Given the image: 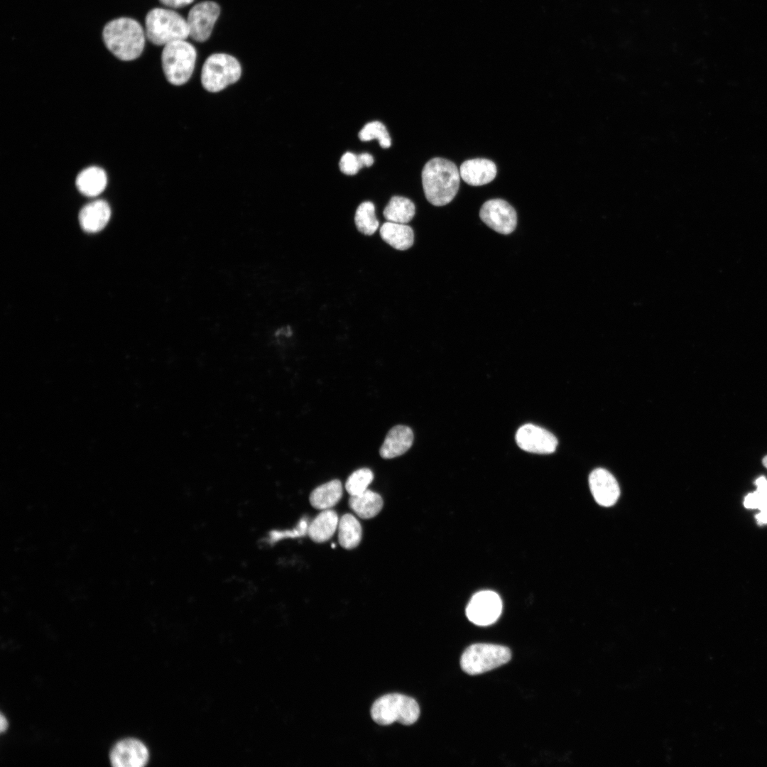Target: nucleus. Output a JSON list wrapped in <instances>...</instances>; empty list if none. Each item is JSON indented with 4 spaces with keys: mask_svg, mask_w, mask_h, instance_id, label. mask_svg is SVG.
I'll return each instance as SVG.
<instances>
[{
    "mask_svg": "<svg viewBox=\"0 0 767 767\" xmlns=\"http://www.w3.org/2000/svg\"><path fill=\"white\" fill-rule=\"evenodd\" d=\"M338 539L342 547L351 550L360 543L362 528L359 521L352 514L343 515L338 524Z\"/></svg>",
    "mask_w": 767,
    "mask_h": 767,
    "instance_id": "5701e85b",
    "label": "nucleus"
},
{
    "mask_svg": "<svg viewBox=\"0 0 767 767\" xmlns=\"http://www.w3.org/2000/svg\"><path fill=\"white\" fill-rule=\"evenodd\" d=\"M413 442L412 430L406 425L393 427L387 433L379 453L384 459H391L406 452Z\"/></svg>",
    "mask_w": 767,
    "mask_h": 767,
    "instance_id": "2eb2a0df",
    "label": "nucleus"
},
{
    "mask_svg": "<svg viewBox=\"0 0 767 767\" xmlns=\"http://www.w3.org/2000/svg\"><path fill=\"white\" fill-rule=\"evenodd\" d=\"M102 34L106 47L121 60H133L143 52L146 33L133 18L123 17L109 21Z\"/></svg>",
    "mask_w": 767,
    "mask_h": 767,
    "instance_id": "f03ea898",
    "label": "nucleus"
},
{
    "mask_svg": "<svg viewBox=\"0 0 767 767\" xmlns=\"http://www.w3.org/2000/svg\"><path fill=\"white\" fill-rule=\"evenodd\" d=\"M382 239L397 250H406L412 246L414 233L406 224L386 222L380 228Z\"/></svg>",
    "mask_w": 767,
    "mask_h": 767,
    "instance_id": "f3484780",
    "label": "nucleus"
},
{
    "mask_svg": "<svg viewBox=\"0 0 767 767\" xmlns=\"http://www.w3.org/2000/svg\"><path fill=\"white\" fill-rule=\"evenodd\" d=\"M374 479V474L369 468L354 471L347 479L345 488L350 496L361 494L368 489Z\"/></svg>",
    "mask_w": 767,
    "mask_h": 767,
    "instance_id": "bb28decb",
    "label": "nucleus"
},
{
    "mask_svg": "<svg viewBox=\"0 0 767 767\" xmlns=\"http://www.w3.org/2000/svg\"><path fill=\"white\" fill-rule=\"evenodd\" d=\"M219 13L220 8L214 1H202L192 6L187 18L190 36L197 42L207 40Z\"/></svg>",
    "mask_w": 767,
    "mask_h": 767,
    "instance_id": "9d476101",
    "label": "nucleus"
},
{
    "mask_svg": "<svg viewBox=\"0 0 767 767\" xmlns=\"http://www.w3.org/2000/svg\"><path fill=\"white\" fill-rule=\"evenodd\" d=\"M337 513L331 509L322 510L309 524L308 535L316 543L327 541L338 527Z\"/></svg>",
    "mask_w": 767,
    "mask_h": 767,
    "instance_id": "6ab92c4d",
    "label": "nucleus"
},
{
    "mask_svg": "<svg viewBox=\"0 0 767 767\" xmlns=\"http://www.w3.org/2000/svg\"><path fill=\"white\" fill-rule=\"evenodd\" d=\"M415 207L408 198L402 196H393L384 210V216L387 222L407 224L414 217Z\"/></svg>",
    "mask_w": 767,
    "mask_h": 767,
    "instance_id": "4be33fe9",
    "label": "nucleus"
},
{
    "mask_svg": "<svg viewBox=\"0 0 767 767\" xmlns=\"http://www.w3.org/2000/svg\"><path fill=\"white\" fill-rule=\"evenodd\" d=\"M756 519L758 524L767 523V508L760 510V513L756 515Z\"/></svg>",
    "mask_w": 767,
    "mask_h": 767,
    "instance_id": "7c9ffc66",
    "label": "nucleus"
},
{
    "mask_svg": "<svg viewBox=\"0 0 767 767\" xmlns=\"http://www.w3.org/2000/svg\"><path fill=\"white\" fill-rule=\"evenodd\" d=\"M354 222L357 229L365 235L374 234L379 228V223L375 214L374 205L366 201L357 209Z\"/></svg>",
    "mask_w": 767,
    "mask_h": 767,
    "instance_id": "b1692460",
    "label": "nucleus"
},
{
    "mask_svg": "<svg viewBox=\"0 0 767 767\" xmlns=\"http://www.w3.org/2000/svg\"><path fill=\"white\" fill-rule=\"evenodd\" d=\"M7 721L3 714H1L0 719V730L1 732H4L7 728Z\"/></svg>",
    "mask_w": 767,
    "mask_h": 767,
    "instance_id": "2f4dec72",
    "label": "nucleus"
},
{
    "mask_svg": "<svg viewBox=\"0 0 767 767\" xmlns=\"http://www.w3.org/2000/svg\"><path fill=\"white\" fill-rule=\"evenodd\" d=\"M381 496L369 489L351 496L349 499L350 508L361 518L368 519L376 516L382 509Z\"/></svg>",
    "mask_w": 767,
    "mask_h": 767,
    "instance_id": "412c9836",
    "label": "nucleus"
},
{
    "mask_svg": "<svg viewBox=\"0 0 767 767\" xmlns=\"http://www.w3.org/2000/svg\"><path fill=\"white\" fill-rule=\"evenodd\" d=\"M511 658V651L506 646L476 643L464 651L460 665L465 673L474 675L496 668L508 663Z\"/></svg>",
    "mask_w": 767,
    "mask_h": 767,
    "instance_id": "0eeeda50",
    "label": "nucleus"
},
{
    "mask_svg": "<svg viewBox=\"0 0 767 767\" xmlns=\"http://www.w3.org/2000/svg\"><path fill=\"white\" fill-rule=\"evenodd\" d=\"M756 491L745 497L744 505L747 508H767V479L760 477L756 480Z\"/></svg>",
    "mask_w": 767,
    "mask_h": 767,
    "instance_id": "cd10ccee",
    "label": "nucleus"
},
{
    "mask_svg": "<svg viewBox=\"0 0 767 767\" xmlns=\"http://www.w3.org/2000/svg\"><path fill=\"white\" fill-rule=\"evenodd\" d=\"M374 163L373 156L368 153L357 155L352 152H346L339 161L340 170L346 175H353L357 174L359 169L363 167H369Z\"/></svg>",
    "mask_w": 767,
    "mask_h": 767,
    "instance_id": "393cba45",
    "label": "nucleus"
},
{
    "mask_svg": "<svg viewBox=\"0 0 767 767\" xmlns=\"http://www.w3.org/2000/svg\"><path fill=\"white\" fill-rule=\"evenodd\" d=\"M111 217L109 204L102 200H94L84 206L79 214L81 227L87 232L101 231L108 223Z\"/></svg>",
    "mask_w": 767,
    "mask_h": 767,
    "instance_id": "dca6fc26",
    "label": "nucleus"
},
{
    "mask_svg": "<svg viewBox=\"0 0 767 767\" xmlns=\"http://www.w3.org/2000/svg\"><path fill=\"white\" fill-rule=\"evenodd\" d=\"M342 496V483L333 479L315 488L310 494V502L317 509L326 510L335 506Z\"/></svg>",
    "mask_w": 767,
    "mask_h": 767,
    "instance_id": "aec40b11",
    "label": "nucleus"
},
{
    "mask_svg": "<svg viewBox=\"0 0 767 767\" xmlns=\"http://www.w3.org/2000/svg\"><path fill=\"white\" fill-rule=\"evenodd\" d=\"M495 163L486 158L465 161L459 168L462 179L468 185L480 186L491 182L496 175Z\"/></svg>",
    "mask_w": 767,
    "mask_h": 767,
    "instance_id": "4468645a",
    "label": "nucleus"
},
{
    "mask_svg": "<svg viewBox=\"0 0 767 767\" xmlns=\"http://www.w3.org/2000/svg\"><path fill=\"white\" fill-rule=\"evenodd\" d=\"M241 75V65L234 57L227 53H214L203 64L201 82L206 90L217 92L237 82Z\"/></svg>",
    "mask_w": 767,
    "mask_h": 767,
    "instance_id": "423d86ee",
    "label": "nucleus"
},
{
    "mask_svg": "<svg viewBox=\"0 0 767 767\" xmlns=\"http://www.w3.org/2000/svg\"><path fill=\"white\" fill-rule=\"evenodd\" d=\"M502 611L500 597L492 591L475 594L467 604L466 614L470 621L478 626H489L499 619Z\"/></svg>",
    "mask_w": 767,
    "mask_h": 767,
    "instance_id": "1a4fd4ad",
    "label": "nucleus"
},
{
    "mask_svg": "<svg viewBox=\"0 0 767 767\" xmlns=\"http://www.w3.org/2000/svg\"><path fill=\"white\" fill-rule=\"evenodd\" d=\"M197 58L195 47L185 40L165 45L161 54L162 67L167 80L182 85L190 78Z\"/></svg>",
    "mask_w": 767,
    "mask_h": 767,
    "instance_id": "39448f33",
    "label": "nucleus"
},
{
    "mask_svg": "<svg viewBox=\"0 0 767 767\" xmlns=\"http://www.w3.org/2000/svg\"><path fill=\"white\" fill-rule=\"evenodd\" d=\"M163 5L171 8H180L190 4L194 0H159Z\"/></svg>",
    "mask_w": 767,
    "mask_h": 767,
    "instance_id": "c756f323",
    "label": "nucleus"
},
{
    "mask_svg": "<svg viewBox=\"0 0 767 767\" xmlns=\"http://www.w3.org/2000/svg\"><path fill=\"white\" fill-rule=\"evenodd\" d=\"M459 178V170L453 162L442 158H432L422 170L426 199L435 206L448 204L458 192Z\"/></svg>",
    "mask_w": 767,
    "mask_h": 767,
    "instance_id": "f257e3e1",
    "label": "nucleus"
},
{
    "mask_svg": "<svg viewBox=\"0 0 767 767\" xmlns=\"http://www.w3.org/2000/svg\"><path fill=\"white\" fill-rule=\"evenodd\" d=\"M371 715L380 725H389L395 722L411 725L419 717L420 707L412 697L398 693L388 694L374 702Z\"/></svg>",
    "mask_w": 767,
    "mask_h": 767,
    "instance_id": "20e7f679",
    "label": "nucleus"
},
{
    "mask_svg": "<svg viewBox=\"0 0 767 767\" xmlns=\"http://www.w3.org/2000/svg\"><path fill=\"white\" fill-rule=\"evenodd\" d=\"M145 33L151 43L164 46L190 36L187 20L174 11L163 8L153 9L147 13Z\"/></svg>",
    "mask_w": 767,
    "mask_h": 767,
    "instance_id": "7ed1b4c3",
    "label": "nucleus"
},
{
    "mask_svg": "<svg viewBox=\"0 0 767 767\" xmlns=\"http://www.w3.org/2000/svg\"><path fill=\"white\" fill-rule=\"evenodd\" d=\"M589 484L593 497L601 506H611L619 497L620 489L617 481L603 468L595 469L591 472Z\"/></svg>",
    "mask_w": 767,
    "mask_h": 767,
    "instance_id": "ddd939ff",
    "label": "nucleus"
},
{
    "mask_svg": "<svg viewBox=\"0 0 767 767\" xmlns=\"http://www.w3.org/2000/svg\"><path fill=\"white\" fill-rule=\"evenodd\" d=\"M516 440L522 450L538 454L553 453L557 445V440L551 433L533 424L521 426L516 432Z\"/></svg>",
    "mask_w": 767,
    "mask_h": 767,
    "instance_id": "9b49d317",
    "label": "nucleus"
},
{
    "mask_svg": "<svg viewBox=\"0 0 767 767\" xmlns=\"http://www.w3.org/2000/svg\"><path fill=\"white\" fill-rule=\"evenodd\" d=\"M75 183L78 190L84 195L96 197L105 189L107 176L102 168L90 166L78 174Z\"/></svg>",
    "mask_w": 767,
    "mask_h": 767,
    "instance_id": "a211bd4d",
    "label": "nucleus"
},
{
    "mask_svg": "<svg viewBox=\"0 0 767 767\" xmlns=\"http://www.w3.org/2000/svg\"><path fill=\"white\" fill-rule=\"evenodd\" d=\"M148 760V751L140 741L134 739L118 742L110 753V761L115 767H142Z\"/></svg>",
    "mask_w": 767,
    "mask_h": 767,
    "instance_id": "f8f14e48",
    "label": "nucleus"
},
{
    "mask_svg": "<svg viewBox=\"0 0 767 767\" xmlns=\"http://www.w3.org/2000/svg\"><path fill=\"white\" fill-rule=\"evenodd\" d=\"M358 136L361 141L376 138L384 148H389L391 145V139L386 126L379 121L367 123L361 129Z\"/></svg>",
    "mask_w": 767,
    "mask_h": 767,
    "instance_id": "a878e982",
    "label": "nucleus"
},
{
    "mask_svg": "<svg viewBox=\"0 0 767 767\" xmlns=\"http://www.w3.org/2000/svg\"><path fill=\"white\" fill-rule=\"evenodd\" d=\"M308 526H309V523H308V519L304 518L300 520V521L298 524L296 528H295V529H293L292 531H282V532H280V531L279 532L278 531L276 532L273 534L274 538H272V540L273 539V540H277L278 539H281V538H287V537L296 538V537L304 536L306 534H308Z\"/></svg>",
    "mask_w": 767,
    "mask_h": 767,
    "instance_id": "c85d7f7f",
    "label": "nucleus"
},
{
    "mask_svg": "<svg viewBox=\"0 0 767 767\" xmlns=\"http://www.w3.org/2000/svg\"><path fill=\"white\" fill-rule=\"evenodd\" d=\"M763 465L765 466V467H766V468H767V456H766V457H763Z\"/></svg>",
    "mask_w": 767,
    "mask_h": 767,
    "instance_id": "473e14b6",
    "label": "nucleus"
},
{
    "mask_svg": "<svg viewBox=\"0 0 767 767\" xmlns=\"http://www.w3.org/2000/svg\"><path fill=\"white\" fill-rule=\"evenodd\" d=\"M479 216L489 227L503 234L513 232L517 224L516 210L502 199L485 202L480 209Z\"/></svg>",
    "mask_w": 767,
    "mask_h": 767,
    "instance_id": "6e6552de",
    "label": "nucleus"
}]
</instances>
